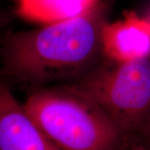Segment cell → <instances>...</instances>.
<instances>
[{"label":"cell","mask_w":150,"mask_h":150,"mask_svg":"<svg viewBox=\"0 0 150 150\" xmlns=\"http://www.w3.org/2000/svg\"><path fill=\"white\" fill-rule=\"evenodd\" d=\"M54 87L94 105L122 135L137 134L150 118V58L128 62L105 58L80 79Z\"/></svg>","instance_id":"7a4b0ae2"},{"label":"cell","mask_w":150,"mask_h":150,"mask_svg":"<svg viewBox=\"0 0 150 150\" xmlns=\"http://www.w3.org/2000/svg\"><path fill=\"white\" fill-rule=\"evenodd\" d=\"M112 150H145L135 135H121Z\"/></svg>","instance_id":"52a82bcc"},{"label":"cell","mask_w":150,"mask_h":150,"mask_svg":"<svg viewBox=\"0 0 150 150\" xmlns=\"http://www.w3.org/2000/svg\"><path fill=\"white\" fill-rule=\"evenodd\" d=\"M113 3L97 0L79 16L6 35L0 74L33 90L82 78L105 59L102 33Z\"/></svg>","instance_id":"6da1fadb"},{"label":"cell","mask_w":150,"mask_h":150,"mask_svg":"<svg viewBox=\"0 0 150 150\" xmlns=\"http://www.w3.org/2000/svg\"><path fill=\"white\" fill-rule=\"evenodd\" d=\"M97 0H18V13L31 21L46 24L79 16Z\"/></svg>","instance_id":"8992f818"},{"label":"cell","mask_w":150,"mask_h":150,"mask_svg":"<svg viewBox=\"0 0 150 150\" xmlns=\"http://www.w3.org/2000/svg\"><path fill=\"white\" fill-rule=\"evenodd\" d=\"M145 150H150V118L137 134H134Z\"/></svg>","instance_id":"ba28073f"},{"label":"cell","mask_w":150,"mask_h":150,"mask_svg":"<svg viewBox=\"0 0 150 150\" xmlns=\"http://www.w3.org/2000/svg\"><path fill=\"white\" fill-rule=\"evenodd\" d=\"M104 57L118 62L150 58V23L134 11L122 19L104 25L102 33Z\"/></svg>","instance_id":"5b68a950"},{"label":"cell","mask_w":150,"mask_h":150,"mask_svg":"<svg viewBox=\"0 0 150 150\" xmlns=\"http://www.w3.org/2000/svg\"><path fill=\"white\" fill-rule=\"evenodd\" d=\"M0 150H60L0 77Z\"/></svg>","instance_id":"277c9868"},{"label":"cell","mask_w":150,"mask_h":150,"mask_svg":"<svg viewBox=\"0 0 150 150\" xmlns=\"http://www.w3.org/2000/svg\"><path fill=\"white\" fill-rule=\"evenodd\" d=\"M2 41H3V38L0 36V59H1V48H2Z\"/></svg>","instance_id":"30bf717a"},{"label":"cell","mask_w":150,"mask_h":150,"mask_svg":"<svg viewBox=\"0 0 150 150\" xmlns=\"http://www.w3.org/2000/svg\"><path fill=\"white\" fill-rule=\"evenodd\" d=\"M23 105L60 150H112L122 135L98 108L57 87L33 90Z\"/></svg>","instance_id":"3957f363"},{"label":"cell","mask_w":150,"mask_h":150,"mask_svg":"<svg viewBox=\"0 0 150 150\" xmlns=\"http://www.w3.org/2000/svg\"><path fill=\"white\" fill-rule=\"evenodd\" d=\"M112 1H113V2H115V0H112Z\"/></svg>","instance_id":"8fae6325"},{"label":"cell","mask_w":150,"mask_h":150,"mask_svg":"<svg viewBox=\"0 0 150 150\" xmlns=\"http://www.w3.org/2000/svg\"><path fill=\"white\" fill-rule=\"evenodd\" d=\"M145 18L148 20V21L150 23V9L149 10V12H148V13H147V15H146V17H144Z\"/></svg>","instance_id":"9c48e42d"}]
</instances>
